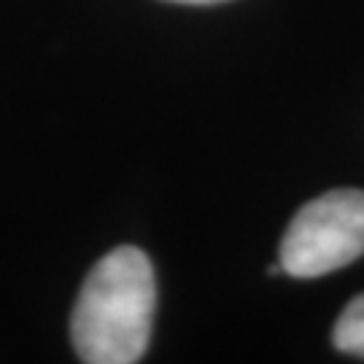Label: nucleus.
Returning <instances> with one entry per match:
<instances>
[{
  "instance_id": "obj_1",
  "label": "nucleus",
  "mask_w": 364,
  "mask_h": 364,
  "mask_svg": "<svg viewBox=\"0 0 364 364\" xmlns=\"http://www.w3.org/2000/svg\"><path fill=\"white\" fill-rule=\"evenodd\" d=\"M156 308L154 267L141 248L119 246L92 267L70 318V338L87 364L144 359Z\"/></svg>"
},
{
  "instance_id": "obj_2",
  "label": "nucleus",
  "mask_w": 364,
  "mask_h": 364,
  "mask_svg": "<svg viewBox=\"0 0 364 364\" xmlns=\"http://www.w3.org/2000/svg\"><path fill=\"white\" fill-rule=\"evenodd\" d=\"M364 254V192L335 189L291 219L281 243V270L316 278L348 267Z\"/></svg>"
},
{
  "instance_id": "obj_3",
  "label": "nucleus",
  "mask_w": 364,
  "mask_h": 364,
  "mask_svg": "<svg viewBox=\"0 0 364 364\" xmlns=\"http://www.w3.org/2000/svg\"><path fill=\"white\" fill-rule=\"evenodd\" d=\"M335 348L364 359V294L348 302L335 324Z\"/></svg>"
},
{
  "instance_id": "obj_4",
  "label": "nucleus",
  "mask_w": 364,
  "mask_h": 364,
  "mask_svg": "<svg viewBox=\"0 0 364 364\" xmlns=\"http://www.w3.org/2000/svg\"><path fill=\"white\" fill-rule=\"evenodd\" d=\"M170 3H186V6H210V3H224V0H170Z\"/></svg>"
}]
</instances>
